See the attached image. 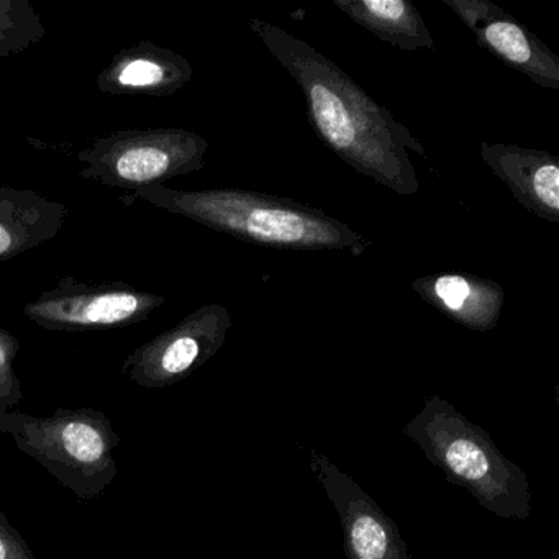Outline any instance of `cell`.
Instances as JSON below:
<instances>
[{
  "mask_svg": "<svg viewBox=\"0 0 559 559\" xmlns=\"http://www.w3.org/2000/svg\"><path fill=\"white\" fill-rule=\"evenodd\" d=\"M0 559H37L34 549L0 512Z\"/></svg>",
  "mask_w": 559,
  "mask_h": 559,
  "instance_id": "cell-17",
  "label": "cell"
},
{
  "mask_svg": "<svg viewBox=\"0 0 559 559\" xmlns=\"http://www.w3.org/2000/svg\"><path fill=\"white\" fill-rule=\"evenodd\" d=\"M19 352V340L8 330L0 329V424L24 401L22 382L15 372Z\"/></svg>",
  "mask_w": 559,
  "mask_h": 559,
  "instance_id": "cell-16",
  "label": "cell"
},
{
  "mask_svg": "<svg viewBox=\"0 0 559 559\" xmlns=\"http://www.w3.org/2000/svg\"><path fill=\"white\" fill-rule=\"evenodd\" d=\"M412 289L448 319L471 330L489 332L499 323L506 290L496 281L466 273L421 276Z\"/></svg>",
  "mask_w": 559,
  "mask_h": 559,
  "instance_id": "cell-12",
  "label": "cell"
},
{
  "mask_svg": "<svg viewBox=\"0 0 559 559\" xmlns=\"http://www.w3.org/2000/svg\"><path fill=\"white\" fill-rule=\"evenodd\" d=\"M133 198L237 240L281 250H365L371 241L326 212L289 198L243 191H179L152 185Z\"/></svg>",
  "mask_w": 559,
  "mask_h": 559,
  "instance_id": "cell-2",
  "label": "cell"
},
{
  "mask_svg": "<svg viewBox=\"0 0 559 559\" xmlns=\"http://www.w3.org/2000/svg\"><path fill=\"white\" fill-rule=\"evenodd\" d=\"M356 25L399 50L415 53L433 48V37L420 12L407 0H333Z\"/></svg>",
  "mask_w": 559,
  "mask_h": 559,
  "instance_id": "cell-14",
  "label": "cell"
},
{
  "mask_svg": "<svg viewBox=\"0 0 559 559\" xmlns=\"http://www.w3.org/2000/svg\"><path fill=\"white\" fill-rule=\"evenodd\" d=\"M230 329L227 307H199L178 325L130 353L122 372L140 388H169L205 365L222 348Z\"/></svg>",
  "mask_w": 559,
  "mask_h": 559,
  "instance_id": "cell-7",
  "label": "cell"
},
{
  "mask_svg": "<svg viewBox=\"0 0 559 559\" xmlns=\"http://www.w3.org/2000/svg\"><path fill=\"white\" fill-rule=\"evenodd\" d=\"M480 159L525 211L559 224V163L555 155L516 145L480 143Z\"/></svg>",
  "mask_w": 559,
  "mask_h": 559,
  "instance_id": "cell-11",
  "label": "cell"
},
{
  "mask_svg": "<svg viewBox=\"0 0 559 559\" xmlns=\"http://www.w3.org/2000/svg\"><path fill=\"white\" fill-rule=\"evenodd\" d=\"M404 433L450 483L466 487L480 506L500 519H528L532 490L525 473L497 450L483 428L471 424L444 399H427L424 411Z\"/></svg>",
  "mask_w": 559,
  "mask_h": 559,
  "instance_id": "cell-3",
  "label": "cell"
},
{
  "mask_svg": "<svg viewBox=\"0 0 559 559\" xmlns=\"http://www.w3.org/2000/svg\"><path fill=\"white\" fill-rule=\"evenodd\" d=\"M487 53L545 90L559 91V58L489 0H443Z\"/></svg>",
  "mask_w": 559,
  "mask_h": 559,
  "instance_id": "cell-8",
  "label": "cell"
},
{
  "mask_svg": "<svg viewBox=\"0 0 559 559\" xmlns=\"http://www.w3.org/2000/svg\"><path fill=\"white\" fill-rule=\"evenodd\" d=\"M165 297L126 283H80L61 277L24 307L25 317L50 332L123 329L150 319Z\"/></svg>",
  "mask_w": 559,
  "mask_h": 559,
  "instance_id": "cell-6",
  "label": "cell"
},
{
  "mask_svg": "<svg viewBox=\"0 0 559 559\" xmlns=\"http://www.w3.org/2000/svg\"><path fill=\"white\" fill-rule=\"evenodd\" d=\"M45 35L47 27L28 0H0V58L25 53Z\"/></svg>",
  "mask_w": 559,
  "mask_h": 559,
  "instance_id": "cell-15",
  "label": "cell"
},
{
  "mask_svg": "<svg viewBox=\"0 0 559 559\" xmlns=\"http://www.w3.org/2000/svg\"><path fill=\"white\" fill-rule=\"evenodd\" d=\"M209 142L185 129L122 130L80 153L81 178L109 188L139 191L176 176L202 171Z\"/></svg>",
  "mask_w": 559,
  "mask_h": 559,
  "instance_id": "cell-5",
  "label": "cell"
},
{
  "mask_svg": "<svg viewBox=\"0 0 559 559\" xmlns=\"http://www.w3.org/2000/svg\"><path fill=\"white\" fill-rule=\"evenodd\" d=\"M312 467L335 506L348 559H411L397 526L358 484L325 456L310 454Z\"/></svg>",
  "mask_w": 559,
  "mask_h": 559,
  "instance_id": "cell-9",
  "label": "cell"
},
{
  "mask_svg": "<svg viewBox=\"0 0 559 559\" xmlns=\"http://www.w3.org/2000/svg\"><path fill=\"white\" fill-rule=\"evenodd\" d=\"M248 25L302 91L323 145L376 185L401 198L417 194L420 182L407 150L420 156L425 150L411 130L302 38L261 19Z\"/></svg>",
  "mask_w": 559,
  "mask_h": 559,
  "instance_id": "cell-1",
  "label": "cell"
},
{
  "mask_svg": "<svg viewBox=\"0 0 559 559\" xmlns=\"http://www.w3.org/2000/svg\"><path fill=\"white\" fill-rule=\"evenodd\" d=\"M192 76V64L182 55L142 40L117 51L96 84L109 96L169 97L191 83Z\"/></svg>",
  "mask_w": 559,
  "mask_h": 559,
  "instance_id": "cell-10",
  "label": "cell"
},
{
  "mask_svg": "<svg viewBox=\"0 0 559 559\" xmlns=\"http://www.w3.org/2000/svg\"><path fill=\"white\" fill-rule=\"evenodd\" d=\"M68 214L61 202L27 189L0 186V263L53 240Z\"/></svg>",
  "mask_w": 559,
  "mask_h": 559,
  "instance_id": "cell-13",
  "label": "cell"
},
{
  "mask_svg": "<svg viewBox=\"0 0 559 559\" xmlns=\"http://www.w3.org/2000/svg\"><path fill=\"white\" fill-rule=\"evenodd\" d=\"M22 453L34 457L78 499L103 497L119 474L120 444L109 415L94 408H58L48 417L14 411L0 424Z\"/></svg>",
  "mask_w": 559,
  "mask_h": 559,
  "instance_id": "cell-4",
  "label": "cell"
}]
</instances>
